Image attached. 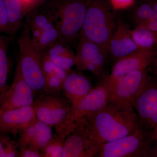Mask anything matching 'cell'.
I'll return each instance as SVG.
<instances>
[{"label":"cell","mask_w":157,"mask_h":157,"mask_svg":"<svg viewBox=\"0 0 157 157\" xmlns=\"http://www.w3.org/2000/svg\"><path fill=\"white\" fill-rule=\"evenodd\" d=\"M90 0H57L53 4L59 40L67 44L81 32Z\"/></svg>","instance_id":"obj_5"},{"label":"cell","mask_w":157,"mask_h":157,"mask_svg":"<svg viewBox=\"0 0 157 157\" xmlns=\"http://www.w3.org/2000/svg\"><path fill=\"white\" fill-rule=\"evenodd\" d=\"M134 42L140 49L155 48L157 45V33L153 32L142 25L131 31Z\"/></svg>","instance_id":"obj_19"},{"label":"cell","mask_w":157,"mask_h":157,"mask_svg":"<svg viewBox=\"0 0 157 157\" xmlns=\"http://www.w3.org/2000/svg\"><path fill=\"white\" fill-rule=\"evenodd\" d=\"M151 132L140 127L132 134L101 144L98 157H144L152 155Z\"/></svg>","instance_id":"obj_6"},{"label":"cell","mask_w":157,"mask_h":157,"mask_svg":"<svg viewBox=\"0 0 157 157\" xmlns=\"http://www.w3.org/2000/svg\"><path fill=\"white\" fill-rule=\"evenodd\" d=\"M65 139L54 134L52 139L42 150L44 157H63Z\"/></svg>","instance_id":"obj_23"},{"label":"cell","mask_w":157,"mask_h":157,"mask_svg":"<svg viewBox=\"0 0 157 157\" xmlns=\"http://www.w3.org/2000/svg\"><path fill=\"white\" fill-rule=\"evenodd\" d=\"M149 75L145 70L131 72L111 80L103 78L109 93V101H119L134 105L135 99L145 84Z\"/></svg>","instance_id":"obj_7"},{"label":"cell","mask_w":157,"mask_h":157,"mask_svg":"<svg viewBox=\"0 0 157 157\" xmlns=\"http://www.w3.org/2000/svg\"><path fill=\"white\" fill-rule=\"evenodd\" d=\"M153 4L144 3L136 9L134 14V19L137 25L146 22L151 17Z\"/></svg>","instance_id":"obj_27"},{"label":"cell","mask_w":157,"mask_h":157,"mask_svg":"<svg viewBox=\"0 0 157 157\" xmlns=\"http://www.w3.org/2000/svg\"><path fill=\"white\" fill-rule=\"evenodd\" d=\"M157 53L155 48L139 49L115 61L110 75L105 76L103 78L113 80L131 72L145 70L151 64Z\"/></svg>","instance_id":"obj_13"},{"label":"cell","mask_w":157,"mask_h":157,"mask_svg":"<svg viewBox=\"0 0 157 157\" xmlns=\"http://www.w3.org/2000/svg\"><path fill=\"white\" fill-rule=\"evenodd\" d=\"M52 127L36 119L20 132L18 147L33 146L42 151L53 137Z\"/></svg>","instance_id":"obj_16"},{"label":"cell","mask_w":157,"mask_h":157,"mask_svg":"<svg viewBox=\"0 0 157 157\" xmlns=\"http://www.w3.org/2000/svg\"><path fill=\"white\" fill-rule=\"evenodd\" d=\"M93 88L92 82L86 76L70 70L64 80L62 90L73 106L87 95Z\"/></svg>","instance_id":"obj_17"},{"label":"cell","mask_w":157,"mask_h":157,"mask_svg":"<svg viewBox=\"0 0 157 157\" xmlns=\"http://www.w3.org/2000/svg\"><path fill=\"white\" fill-rule=\"evenodd\" d=\"M133 107L140 125L151 132L157 125V76H149L146 84L135 99Z\"/></svg>","instance_id":"obj_10"},{"label":"cell","mask_w":157,"mask_h":157,"mask_svg":"<svg viewBox=\"0 0 157 157\" xmlns=\"http://www.w3.org/2000/svg\"><path fill=\"white\" fill-rule=\"evenodd\" d=\"M88 121L100 144L125 137L142 127L133 105L119 101H108Z\"/></svg>","instance_id":"obj_1"},{"label":"cell","mask_w":157,"mask_h":157,"mask_svg":"<svg viewBox=\"0 0 157 157\" xmlns=\"http://www.w3.org/2000/svg\"><path fill=\"white\" fill-rule=\"evenodd\" d=\"M19 156L21 157H44L41 150L31 146L18 147Z\"/></svg>","instance_id":"obj_30"},{"label":"cell","mask_w":157,"mask_h":157,"mask_svg":"<svg viewBox=\"0 0 157 157\" xmlns=\"http://www.w3.org/2000/svg\"><path fill=\"white\" fill-rule=\"evenodd\" d=\"M36 119L33 105L6 110L0 113V133H20Z\"/></svg>","instance_id":"obj_14"},{"label":"cell","mask_w":157,"mask_h":157,"mask_svg":"<svg viewBox=\"0 0 157 157\" xmlns=\"http://www.w3.org/2000/svg\"><path fill=\"white\" fill-rule=\"evenodd\" d=\"M131 31L126 24L118 17L108 47V53L114 61L140 49L132 39Z\"/></svg>","instance_id":"obj_15"},{"label":"cell","mask_w":157,"mask_h":157,"mask_svg":"<svg viewBox=\"0 0 157 157\" xmlns=\"http://www.w3.org/2000/svg\"><path fill=\"white\" fill-rule=\"evenodd\" d=\"M9 39L0 34V98L8 89L9 62L7 54Z\"/></svg>","instance_id":"obj_22"},{"label":"cell","mask_w":157,"mask_h":157,"mask_svg":"<svg viewBox=\"0 0 157 157\" xmlns=\"http://www.w3.org/2000/svg\"><path fill=\"white\" fill-rule=\"evenodd\" d=\"M152 70L155 75L157 76V53L151 64Z\"/></svg>","instance_id":"obj_35"},{"label":"cell","mask_w":157,"mask_h":157,"mask_svg":"<svg viewBox=\"0 0 157 157\" xmlns=\"http://www.w3.org/2000/svg\"><path fill=\"white\" fill-rule=\"evenodd\" d=\"M107 53L96 43L80 37L76 66L79 70H87L95 76H102Z\"/></svg>","instance_id":"obj_12"},{"label":"cell","mask_w":157,"mask_h":157,"mask_svg":"<svg viewBox=\"0 0 157 157\" xmlns=\"http://www.w3.org/2000/svg\"><path fill=\"white\" fill-rule=\"evenodd\" d=\"M44 92L46 94H57L62 90L63 80L56 75H45Z\"/></svg>","instance_id":"obj_28"},{"label":"cell","mask_w":157,"mask_h":157,"mask_svg":"<svg viewBox=\"0 0 157 157\" xmlns=\"http://www.w3.org/2000/svg\"><path fill=\"white\" fill-rule=\"evenodd\" d=\"M9 35V24L4 0H0V34Z\"/></svg>","instance_id":"obj_29"},{"label":"cell","mask_w":157,"mask_h":157,"mask_svg":"<svg viewBox=\"0 0 157 157\" xmlns=\"http://www.w3.org/2000/svg\"><path fill=\"white\" fill-rule=\"evenodd\" d=\"M47 56L56 64L68 72L71 70V68L73 66H76V56L73 52L59 55Z\"/></svg>","instance_id":"obj_26"},{"label":"cell","mask_w":157,"mask_h":157,"mask_svg":"<svg viewBox=\"0 0 157 157\" xmlns=\"http://www.w3.org/2000/svg\"><path fill=\"white\" fill-rule=\"evenodd\" d=\"M17 143L0 133V157L19 156Z\"/></svg>","instance_id":"obj_24"},{"label":"cell","mask_w":157,"mask_h":157,"mask_svg":"<svg viewBox=\"0 0 157 157\" xmlns=\"http://www.w3.org/2000/svg\"><path fill=\"white\" fill-rule=\"evenodd\" d=\"M35 94L17 66L12 83L0 98V113L9 109L33 106Z\"/></svg>","instance_id":"obj_11"},{"label":"cell","mask_w":157,"mask_h":157,"mask_svg":"<svg viewBox=\"0 0 157 157\" xmlns=\"http://www.w3.org/2000/svg\"><path fill=\"white\" fill-rule=\"evenodd\" d=\"M100 144L88 121H85L66 137L63 157H98Z\"/></svg>","instance_id":"obj_8"},{"label":"cell","mask_w":157,"mask_h":157,"mask_svg":"<svg viewBox=\"0 0 157 157\" xmlns=\"http://www.w3.org/2000/svg\"><path fill=\"white\" fill-rule=\"evenodd\" d=\"M116 26L115 15L109 3L106 0H90L79 35L108 53L109 41Z\"/></svg>","instance_id":"obj_2"},{"label":"cell","mask_w":157,"mask_h":157,"mask_svg":"<svg viewBox=\"0 0 157 157\" xmlns=\"http://www.w3.org/2000/svg\"><path fill=\"white\" fill-rule=\"evenodd\" d=\"M51 22H55V15L52 6L49 9L33 11L29 15L26 23L32 32L42 31Z\"/></svg>","instance_id":"obj_21"},{"label":"cell","mask_w":157,"mask_h":157,"mask_svg":"<svg viewBox=\"0 0 157 157\" xmlns=\"http://www.w3.org/2000/svg\"><path fill=\"white\" fill-rule=\"evenodd\" d=\"M112 8L117 10H123L134 5L135 0H109Z\"/></svg>","instance_id":"obj_31"},{"label":"cell","mask_w":157,"mask_h":157,"mask_svg":"<svg viewBox=\"0 0 157 157\" xmlns=\"http://www.w3.org/2000/svg\"><path fill=\"white\" fill-rule=\"evenodd\" d=\"M42 67L45 75H54L64 80L68 72L56 64L48 56L42 53Z\"/></svg>","instance_id":"obj_25"},{"label":"cell","mask_w":157,"mask_h":157,"mask_svg":"<svg viewBox=\"0 0 157 157\" xmlns=\"http://www.w3.org/2000/svg\"><path fill=\"white\" fill-rule=\"evenodd\" d=\"M27 6L30 11L38 3L40 0H21Z\"/></svg>","instance_id":"obj_34"},{"label":"cell","mask_w":157,"mask_h":157,"mask_svg":"<svg viewBox=\"0 0 157 157\" xmlns=\"http://www.w3.org/2000/svg\"><path fill=\"white\" fill-rule=\"evenodd\" d=\"M33 107L36 119L56 128L65 120L72 105L65 97L45 93L35 101Z\"/></svg>","instance_id":"obj_9"},{"label":"cell","mask_w":157,"mask_h":157,"mask_svg":"<svg viewBox=\"0 0 157 157\" xmlns=\"http://www.w3.org/2000/svg\"><path fill=\"white\" fill-rule=\"evenodd\" d=\"M9 24V35H13L20 27L23 19L30 11L21 0H4Z\"/></svg>","instance_id":"obj_18"},{"label":"cell","mask_w":157,"mask_h":157,"mask_svg":"<svg viewBox=\"0 0 157 157\" xmlns=\"http://www.w3.org/2000/svg\"><path fill=\"white\" fill-rule=\"evenodd\" d=\"M151 136L154 141H155L156 143L155 148L153 150L152 155L153 156H157V125L152 131Z\"/></svg>","instance_id":"obj_33"},{"label":"cell","mask_w":157,"mask_h":157,"mask_svg":"<svg viewBox=\"0 0 157 157\" xmlns=\"http://www.w3.org/2000/svg\"><path fill=\"white\" fill-rule=\"evenodd\" d=\"M109 101V93L102 81L84 98L71 107L65 120L56 128V135L66 139L76 127L103 108Z\"/></svg>","instance_id":"obj_4"},{"label":"cell","mask_w":157,"mask_h":157,"mask_svg":"<svg viewBox=\"0 0 157 157\" xmlns=\"http://www.w3.org/2000/svg\"><path fill=\"white\" fill-rule=\"evenodd\" d=\"M151 18L157 19V2L153 4L152 14Z\"/></svg>","instance_id":"obj_36"},{"label":"cell","mask_w":157,"mask_h":157,"mask_svg":"<svg viewBox=\"0 0 157 157\" xmlns=\"http://www.w3.org/2000/svg\"><path fill=\"white\" fill-rule=\"evenodd\" d=\"M32 39L37 50L42 53L59 40V34L55 24L51 22L41 31L37 38Z\"/></svg>","instance_id":"obj_20"},{"label":"cell","mask_w":157,"mask_h":157,"mask_svg":"<svg viewBox=\"0 0 157 157\" xmlns=\"http://www.w3.org/2000/svg\"><path fill=\"white\" fill-rule=\"evenodd\" d=\"M141 25L146 27L153 32L157 33V19L151 18L146 22Z\"/></svg>","instance_id":"obj_32"},{"label":"cell","mask_w":157,"mask_h":157,"mask_svg":"<svg viewBox=\"0 0 157 157\" xmlns=\"http://www.w3.org/2000/svg\"><path fill=\"white\" fill-rule=\"evenodd\" d=\"M19 59L17 66L21 75L35 93L44 92L45 76L42 67V53L37 50L30 29L25 23L17 42Z\"/></svg>","instance_id":"obj_3"}]
</instances>
